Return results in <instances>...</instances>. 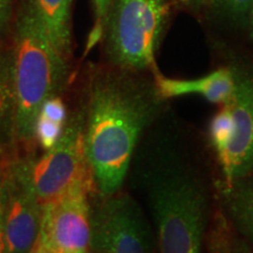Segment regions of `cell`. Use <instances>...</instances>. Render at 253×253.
I'll return each mask as SVG.
<instances>
[{"label": "cell", "mask_w": 253, "mask_h": 253, "mask_svg": "<svg viewBox=\"0 0 253 253\" xmlns=\"http://www.w3.org/2000/svg\"><path fill=\"white\" fill-rule=\"evenodd\" d=\"M143 72L91 66L80 113L88 162L100 196L121 190L141 137L158 115L162 99Z\"/></svg>", "instance_id": "cell-1"}, {"label": "cell", "mask_w": 253, "mask_h": 253, "mask_svg": "<svg viewBox=\"0 0 253 253\" xmlns=\"http://www.w3.org/2000/svg\"><path fill=\"white\" fill-rule=\"evenodd\" d=\"M17 91L15 138L32 147L34 126L47 100L61 96L71 75V59L49 36L34 0H21L12 36Z\"/></svg>", "instance_id": "cell-2"}, {"label": "cell", "mask_w": 253, "mask_h": 253, "mask_svg": "<svg viewBox=\"0 0 253 253\" xmlns=\"http://www.w3.org/2000/svg\"><path fill=\"white\" fill-rule=\"evenodd\" d=\"M143 171L158 253H202L209 213L203 182L173 157L161 158Z\"/></svg>", "instance_id": "cell-3"}, {"label": "cell", "mask_w": 253, "mask_h": 253, "mask_svg": "<svg viewBox=\"0 0 253 253\" xmlns=\"http://www.w3.org/2000/svg\"><path fill=\"white\" fill-rule=\"evenodd\" d=\"M169 11V0H110L101 38L108 63L153 71Z\"/></svg>", "instance_id": "cell-4"}, {"label": "cell", "mask_w": 253, "mask_h": 253, "mask_svg": "<svg viewBox=\"0 0 253 253\" xmlns=\"http://www.w3.org/2000/svg\"><path fill=\"white\" fill-rule=\"evenodd\" d=\"M38 197L46 204L80 188H96L88 162L80 110L68 118L59 141L40 157H32Z\"/></svg>", "instance_id": "cell-5"}, {"label": "cell", "mask_w": 253, "mask_h": 253, "mask_svg": "<svg viewBox=\"0 0 253 253\" xmlns=\"http://www.w3.org/2000/svg\"><path fill=\"white\" fill-rule=\"evenodd\" d=\"M156 249L149 221L130 195L120 190L100 196L90 211L91 252L156 253Z\"/></svg>", "instance_id": "cell-6"}, {"label": "cell", "mask_w": 253, "mask_h": 253, "mask_svg": "<svg viewBox=\"0 0 253 253\" xmlns=\"http://www.w3.org/2000/svg\"><path fill=\"white\" fill-rule=\"evenodd\" d=\"M32 153L9 155L4 177V253H31L42 221L32 177Z\"/></svg>", "instance_id": "cell-7"}, {"label": "cell", "mask_w": 253, "mask_h": 253, "mask_svg": "<svg viewBox=\"0 0 253 253\" xmlns=\"http://www.w3.org/2000/svg\"><path fill=\"white\" fill-rule=\"evenodd\" d=\"M93 190L80 188L42 205L40 237L65 253H89Z\"/></svg>", "instance_id": "cell-8"}, {"label": "cell", "mask_w": 253, "mask_h": 253, "mask_svg": "<svg viewBox=\"0 0 253 253\" xmlns=\"http://www.w3.org/2000/svg\"><path fill=\"white\" fill-rule=\"evenodd\" d=\"M233 137L219 162L224 183L230 186L253 171V79L237 75L235 94L230 102Z\"/></svg>", "instance_id": "cell-9"}, {"label": "cell", "mask_w": 253, "mask_h": 253, "mask_svg": "<svg viewBox=\"0 0 253 253\" xmlns=\"http://www.w3.org/2000/svg\"><path fill=\"white\" fill-rule=\"evenodd\" d=\"M154 82L162 100L185 95H201L209 102L225 104L235 94L237 75L229 68H219L204 77L191 80L172 79L163 75L157 67L153 69Z\"/></svg>", "instance_id": "cell-10"}, {"label": "cell", "mask_w": 253, "mask_h": 253, "mask_svg": "<svg viewBox=\"0 0 253 253\" xmlns=\"http://www.w3.org/2000/svg\"><path fill=\"white\" fill-rule=\"evenodd\" d=\"M17 91L12 47H0V149L7 150L15 138Z\"/></svg>", "instance_id": "cell-11"}, {"label": "cell", "mask_w": 253, "mask_h": 253, "mask_svg": "<svg viewBox=\"0 0 253 253\" xmlns=\"http://www.w3.org/2000/svg\"><path fill=\"white\" fill-rule=\"evenodd\" d=\"M49 36L60 50L73 54V2L74 0H34Z\"/></svg>", "instance_id": "cell-12"}, {"label": "cell", "mask_w": 253, "mask_h": 253, "mask_svg": "<svg viewBox=\"0 0 253 253\" xmlns=\"http://www.w3.org/2000/svg\"><path fill=\"white\" fill-rule=\"evenodd\" d=\"M232 225L253 250V177L246 176L225 188Z\"/></svg>", "instance_id": "cell-13"}, {"label": "cell", "mask_w": 253, "mask_h": 253, "mask_svg": "<svg viewBox=\"0 0 253 253\" xmlns=\"http://www.w3.org/2000/svg\"><path fill=\"white\" fill-rule=\"evenodd\" d=\"M208 253H253V250L232 223L223 214H218L209 232Z\"/></svg>", "instance_id": "cell-14"}, {"label": "cell", "mask_w": 253, "mask_h": 253, "mask_svg": "<svg viewBox=\"0 0 253 253\" xmlns=\"http://www.w3.org/2000/svg\"><path fill=\"white\" fill-rule=\"evenodd\" d=\"M233 137V118L227 103L223 104L214 114L209 125V138L217 155L218 161L229 150Z\"/></svg>", "instance_id": "cell-15"}, {"label": "cell", "mask_w": 253, "mask_h": 253, "mask_svg": "<svg viewBox=\"0 0 253 253\" xmlns=\"http://www.w3.org/2000/svg\"><path fill=\"white\" fill-rule=\"evenodd\" d=\"M66 123L56 122L47 116L39 114L34 126V141L39 143L42 149L48 150L61 137Z\"/></svg>", "instance_id": "cell-16"}, {"label": "cell", "mask_w": 253, "mask_h": 253, "mask_svg": "<svg viewBox=\"0 0 253 253\" xmlns=\"http://www.w3.org/2000/svg\"><path fill=\"white\" fill-rule=\"evenodd\" d=\"M252 4L253 0H211L210 7L230 20L248 25Z\"/></svg>", "instance_id": "cell-17"}, {"label": "cell", "mask_w": 253, "mask_h": 253, "mask_svg": "<svg viewBox=\"0 0 253 253\" xmlns=\"http://www.w3.org/2000/svg\"><path fill=\"white\" fill-rule=\"evenodd\" d=\"M93 2V8H94V15H95V24L94 28L90 33L89 38V43L88 46H93L95 42L101 40L102 38V30H103V24L106 20L107 12H108V7L110 4V0H91Z\"/></svg>", "instance_id": "cell-18"}, {"label": "cell", "mask_w": 253, "mask_h": 253, "mask_svg": "<svg viewBox=\"0 0 253 253\" xmlns=\"http://www.w3.org/2000/svg\"><path fill=\"white\" fill-rule=\"evenodd\" d=\"M9 155L7 150L0 149V253H4V177Z\"/></svg>", "instance_id": "cell-19"}, {"label": "cell", "mask_w": 253, "mask_h": 253, "mask_svg": "<svg viewBox=\"0 0 253 253\" xmlns=\"http://www.w3.org/2000/svg\"><path fill=\"white\" fill-rule=\"evenodd\" d=\"M13 0H0V47L4 45L11 30Z\"/></svg>", "instance_id": "cell-20"}, {"label": "cell", "mask_w": 253, "mask_h": 253, "mask_svg": "<svg viewBox=\"0 0 253 253\" xmlns=\"http://www.w3.org/2000/svg\"><path fill=\"white\" fill-rule=\"evenodd\" d=\"M31 253H65V252H62L61 250H59L58 248H55V246L49 244L46 239H43L42 237L39 236L37 244L34 245V248L31 251Z\"/></svg>", "instance_id": "cell-21"}, {"label": "cell", "mask_w": 253, "mask_h": 253, "mask_svg": "<svg viewBox=\"0 0 253 253\" xmlns=\"http://www.w3.org/2000/svg\"><path fill=\"white\" fill-rule=\"evenodd\" d=\"M173 4H177L183 8L192 9V11H197L205 7V6H210L211 0H172Z\"/></svg>", "instance_id": "cell-22"}, {"label": "cell", "mask_w": 253, "mask_h": 253, "mask_svg": "<svg viewBox=\"0 0 253 253\" xmlns=\"http://www.w3.org/2000/svg\"><path fill=\"white\" fill-rule=\"evenodd\" d=\"M248 25L250 26V31H251V37H252V39H253V4L251 6V9H250V15H249Z\"/></svg>", "instance_id": "cell-23"}]
</instances>
